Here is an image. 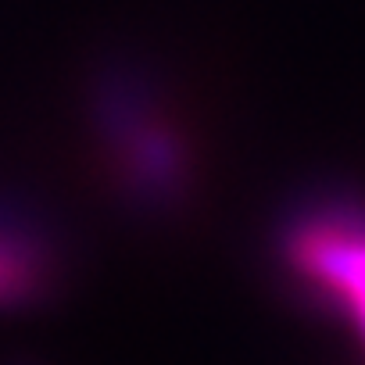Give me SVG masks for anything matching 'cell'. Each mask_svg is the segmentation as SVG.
I'll use <instances>...</instances> for the list:
<instances>
[{
  "label": "cell",
  "mask_w": 365,
  "mask_h": 365,
  "mask_svg": "<svg viewBox=\"0 0 365 365\" xmlns=\"http://www.w3.org/2000/svg\"><path fill=\"white\" fill-rule=\"evenodd\" d=\"M101 122L129 194L150 208H179L190 187V154L147 86L133 76L108 83L101 90Z\"/></svg>",
  "instance_id": "6da1fadb"
},
{
  "label": "cell",
  "mask_w": 365,
  "mask_h": 365,
  "mask_svg": "<svg viewBox=\"0 0 365 365\" xmlns=\"http://www.w3.org/2000/svg\"><path fill=\"white\" fill-rule=\"evenodd\" d=\"M287 251L294 269L351 319L365 347V212L322 208L304 215Z\"/></svg>",
  "instance_id": "7a4b0ae2"
},
{
  "label": "cell",
  "mask_w": 365,
  "mask_h": 365,
  "mask_svg": "<svg viewBox=\"0 0 365 365\" xmlns=\"http://www.w3.org/2000/svg\"><path fill=\"white\" fill-rule=\"evenodd\" d=\"M43 262L29 240H15L0 233V301L29 297L40 287Z\"/></svg>",
  "instance_id": "3957f363"
}]
</instances>
